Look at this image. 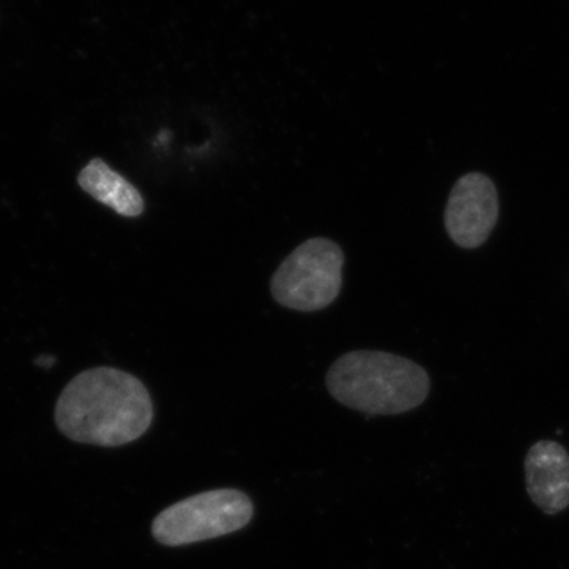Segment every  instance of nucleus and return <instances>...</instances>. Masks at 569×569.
Segmentation results:
<instances>
[{
  "label": "nucleus",
  "mask_w": 569,
  "mask_h": 569,
  "mask_svg": "<svg viewBox=\"0 0 569 569\" xmlns=\"http://www.w3.org/2000/svg\"><path fill=\"white\" fill-rule=\"evenodd\" d=\"M498 219V194L488 176L470 173L456 182L449 194L445 224L462 249H477L488 241Z\"/></svg>",
  "instance_id": "5"
},
{
  "label": "nucleus",
  "mask_w": 569,
  "mask_h": 569,
  "mask_svg": "<svg viewBox=\"0 0 569 569\" xmlns=\"http://www.w3.org/2000/svg\"><path fill=\"white\" fill-rule=\"evenodd\" d=\"M54 418L63 436L77 443L123 447L152 426V397L132 373L93 367L63 388Z\"/></svg>",
  "instance_id": "1"
},
{
  "label": "nucleus",
  "mask_w": 569,
  "mask_h": 569,
  "mask_svg": "<svg viewBox=\"0 0 569 569\" xmlns=\"http://www.w3.org/2000/svg\"><path fill=\"white\" fill-rule=\"evenodd\" d=\"M78 183L93 200L112 209L121 217H140L144 212V200L140 190L127 181L102 159H93L78 174Z\"/></svg>",
  "instance_id": "7"
},
{
  "label": "nucleus",
  "mask_w": 569,
  "mask_h": 569,
  "mask_svg": "<svg viewBox=\"0 0 569 569\" xmlns=\"http://www.w3.org/2000/svg\"><path fill=\"white\" fill-rule=\"evenodd\" d=\"M346 254L331 239L302 242L277 268L271 293L277 305L298 312H317L331 306L342 290Z\"/></svg>",
  "instance_id": "4"
},
{
  "label": "nucleus",
  "mask_w": 569,
  "mask_h": 569,
  "mask_svg": "<svg viewBox=\"0 0 569 569\" xmlns=\"http://www.w3.org/2000/svg\"><path fill=\"white\" fill-rule=\"evenodd\" d=\"M337 402L366 415H402L427 399L430 378L410 359L385 351L358 350L340 356L326 373Z\"/></svg>",
  "instance_id": "2"
},
{
  "label": "nucleus",
  "mask_w": 569,
  "mask_h": 569,
  "mask_svg": "<svg viewBox=\"0 0 569 569\" xmlns=\"http://www.w3.org/2000/svg\"><path fill=\"white\" fill-rule=\"evenodd\" d=\"M527 492L546 515H559L569 507V455L552 440L529 449L526 458Z\"/></svg>",
  "instance_id": "6"
},
{
  "label": "nucleus",
  "mask_w": 569,
  "mask_h": 569,
  "mask_svg": "<svg viewBox=\"0 0 569 569\" xmlns=\"http://www.w3.org/2000/svg\"><path fill=\"white\" fill-rule=\"evenodd\" d=\"M252 518V500L242 490H208L163 509L153 519L152 537L168 548H179L227 537L244 529Z\"/></svg>",
  "instance_id": "3"
}]
</instances>
